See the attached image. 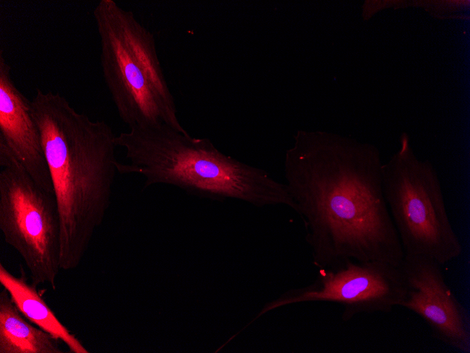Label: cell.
I'll use <instances>...</instances> for the list:
<instances>
[{"instance_id": "cell-6", "label": "cell", "mask_w": 470, "mask_h": 353, "mask_svg": "<svg viewBox=\"0 0 470 353\" xmlns=\"http://www.w3.org/2000/svg\"><path fill=\"white\" fill-rule=\"evenodd\" d=\"M0 230L20 255L31 283L56 289L61 271V225L55 194L38 185L0 140Z\"/></svg>"}, {"instance_id": "cell-10", "label": "cell", "mask_w": 470, "mask_h": 353, "mask_svg": "<svg viewBox=\"0 0 470 353\" xmlns=\"http://www.w3.org/2000/svg\"><path fill=\"white\" fill-rule=\"evenodd\" d=\"M20 274L11 273L0 264V283L10 294L23 315L31 323L61 340L71 353H89L80 340L57 318L50 306L37 292V287L29 283L25 271Z\"/></svg>"}, {"instance_id": "cell-8", "label": "cell", "mask_w": 470, "mask_h": 353, "mask_svg": "<svg viewBox=\"0 0 470 353\" xmlns=\"http://www.w3.org/2000/svg\"><path fill=\"white\" fill-rule=\"evenodd\" d=\"M442 266L426 257L405 255L400 265L405 283L400 306L421 317L437 340L470 353L469 316L447 284Z\"/></svg>"}, {"instance_id": "cell-2", "label": "cell", "mask_w": 470, "mask_h": 353, "mask_svg": "<svg viewBox=\"0 0 470 353\" xmlns=\"http://www.w3.org/2000/svg\"><path fill=\"white\" fill-rule=\"evenodd\" d=\"M31 104L59 213L61 268L72 271L110 205L116 136L107 123L92 120L58 93L37 89Z\"/></svg>"}, {"instance_id": "cell-9", "label": "cell", "mask_w": 470, "mask_h": 353, "mask_svg": "<svg viewBox=\"0 0 470 353\" xmlns=\"http://www.w3.org/2000/svg\"><path fill=\"white\" fill-rule=\"evenodd\" d=\"M0 140L44 190L54 194L31 101L18 89L0 52Z\"/></svg>"}, {"instance_id": "cell-7", "label": "cell", "mask_w": 470, "mask_h": 353, "mask_svg": "<svg viewBox=\"0 0 470 353\" xmlns=\"http://www.w3.org/2000/svg\"><path fill=\"white\" fill-rule=\"evenodd\" d=\"M405 283L400 266L378 261H347L319 268L309 284L285 291L267 302L255 319L277 309L309 302H331L343 306L342 319L363 314L388 313L400 306Z\"/></svg>"}, {"instance_id": "cell-4", "label": "cell", "mask_w": 470, "mask_h": 353, "mask_svg": "<svg viewBox=\"0 0 470 353\" xmlns=\"http://www.w3.org/2000/svg\"><path fill=\"white\" fill-rule=\"evenodd\" d=\"M94 16L103 75L121 120L129 128L165 123L188 132L177 117L153 33L113 0H101Z\"/></svg>"}, {"instance_id": "cell-1", "label": "cell", "mask_w": 470, "mask_h": 353, "mask_svg": "<svg viewBox=\"0 0 470 353\" xmlns=\"http://www.w3.org/2000/svg\"><path fill=\"white\" fill-rule=\"evenodd\" d=\"M376 149L325 132L299 130L286 151V185L303 221L312 263L400 266L404 252L382 185Z\"/></svg>"}, {"instance_id": "cell-3", "label": "cell", "mask_w": 470, "mask_h": 353, "mask_svg": "<svg viewBox=\"0 0 470 353\" xmlns=\"http://www.w3.org/2000/svg\"><path fill=\"white\" fill-rule=\"evenodd\" d=\"M127 163L118 173L137 174L144 186L163 184L212 200L236 199L256 206L295 203L285 183L268 172L221 152L208 138L191 137L165 123L129 128L115 137Z\"/></svg>"}, {"instance_id": "cell-5", "label": "cell", "mask_w": 470, "mask_h": 353, "mask_svg": "<svg viewBox=\"0 0 470 353\" xmlns=\"http://www.w3.org/2000/svg\"><path fill=\"white\" fill-rule=\"evenodd\" d=\"M400 149L382 165L385 199L405 255L444 265L462 253L445 207L438 174L428 160L414 154L403 133Z\"/></svg>"}, {"instance_id": "cell-11", "label": "cell", "mask_w": 470, "mask_h": 353, "mask_svg": "<svg viewBox=\"0 0 470 353\" xmlns=\"http://www.w3.org/2000/svg\"><path fill=\"white\" fill-rule=\"evenodd\" d=\"M30 323L4 288L0 292V353L65 352L61 340Z\"/></svg>"}]
</instances>
